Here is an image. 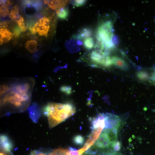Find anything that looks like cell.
<instances>
[{"label":"cell","mask_w":155,"mask_h":155,"mask_svg":"<svg viewBox=\"0 0 155 155\" xmlns=\"http://www.w3.org/2000/svg\"><path fill=\"white\" fill-rule=\"evenodd\" d=\"M50 20L46 17H43L39 20L38 22L40 24L44 25L45 27L49 29L50 28Z\"/></svg>","instance_id":"21"},{"label":"cell","mask_w":155,"mask_h":155,"mask_svg":"<svg viewBox=\"0 0 155 155\" xmlns=\"http://www.w3.org/2000/svg\"><path fill=\"white\" fill-rule=\"evenodd\" d=\"M113 24L111 21H107L100 24L98 26L96 36L102 39L104 46L107 49L113 48L114 45L112 41Z\"/></svg>","instance_id":"3"},{"label":"cell","mask_w":155,"mask_h":155,"mask_svg":"<svg viewBox=\"0 0 155 155\" xmlns=\"http://www.w3.org/2000/svg\"><path fill=\"white\" fill-rule=\"evenodd\" d=\"M69 0H44L45 4H47L51 9L57 10L64 8L69 2Z\"/></svg>","instance_id":"7"},{"label":"cell","mask_w":155,"mask_h":155,"mask_svg":"<svg viewBox=\"0 0 155 155\" xmlns=\"http://www.w3.org/2000/svg\"><path fill=\"white\" fill-rule=\"evenodd\" d=\"M0 146L8 148L10 150L12 147L10 140L7 136L5 135H1Z\"/></svg>","instance_id":"14"},{"label":"cell","mask_w":155,"mask_h":155,"mask_svg":"<svg viewBox=\"0 0 155 155\" xmlns=\"http://www.w3.org/2000/svg\"><path fill=\"white\" fill-rule=\"evenodd\" d=\"M19 7L16 6L12 8V9L9 14L10 18L16 22L18 24L24 21L23 18L19 14Z\"/></svg>","instance_id":"9"},{"label":"cell","mask_w":155,"mask_h":155,"mask_svg":"<svg viewBox=\"0 0 155 155\" xmlns=\"http://www.w3.org/2000/svg\"><path fill=\"white\" fill-rule=\"evenodd\" d=\"M73 141L75 144L78 145H82L84 143V138L81 135H77L74 138Z\"/></svg>","instance_id":"20"},{"label":"cell","mask_w":155,"mask_h":155,"mask_svg":"<svg viewBox=\"0 0 155 155\" xmlns=\"http://www.w3.org/2000/svg\"><path fill=\"white\" fill-rule=\"evenodd\" d=\"M0 45L8 42L11 38L13 34L7 29L0 30Z\"/></svg>","instance_id":"10"},{"label":"cell","mask_w":155,"mask_h":155,"mask_svg":"<svg viewBox=\"0 0 155 155\" xmlns=\"http://www.w3.org/2000/svg\"><path fill=\"white\" fill-rule=\"evenodd\" d=\"M21 31L19 26H16L14 28L13 30V35L15 37H17L20 36Z\"/></svg>","instance_id":"25"},{"label":"cell","mask_w":155,"mask_h":155,"mask_svg":"<svg viewBox=\"0 0 155 155\" xmlns=\"http://www.w3.org/2000/svg\"><path fill=\"white\" fill-rule=\"evenodd\" d=\"M104 129L102 127L92 128V131L83 146L86 148V150L94 144Z\"/></svg>","instance_id":"6"},{"label":"cell","mask_w":155,"mask_h":155,"mask_svg":"<svg viewBox=\"0 0 155 155\" xmlns=\"http://www.w3.org/2000/svg\"><path fill=\"white\" fill-rule=\"evenodd\" d=\"M37 42L34 40L27 41L26 43L25 47L30 53H33L37 50Z\"/></svg>","instance_id":"12"},{"label":"cell","mask_w":155,"mask_h":155,"mask_svg":"<svg viewBox=\"0 0 155 155\" xmlns=\"http://www.w3.org/2000/svg\"><path fill=\"white\" fill-rule=\"evenodd\" d=\"M116 155H123L121 154H119V153H117L116 152Z\"/></svg>","instance_id":"31"},{"label":"cell","mask_w":155,"mask_h":155,"mask_svg":"<svg viewBox=\"0 0 155 155\" xmlns=\"http://www.w3.org/2000/svg\"><path fill=\"white\" fill-rule=\"evenodd\" d=\"M92 34L91 29L86 28L82 29L77 36H75V37L80 40H84L90 37Z\"/></svg>","instance_id":"11"},{"label":"cell","mask_w":155,"mask_h":155,"mask_svg":"<svg viewBox=\"0 0 155 155\" xmlns=\"http://www.w3.org/2000/svg\"><path fill=\"white\" fill-rule=\"evenodd\" d=\"M149 81L155 86V68L152 70V72L151 73Z\"/></svg>","instance_id":"27"},{"label":"cell","mask_w":155,"mask_h":155,"mask_svg":"<svg viewBox=\"0 0 155 155\" xmlns=\"http://www.w3.org/2000/svg\"><path fill=\"white\" fill-rule=\"evenodd\" d=\"M86 150V148L83 147L78 150L70 147L68 149L66 152V155H82Z\"/></svg>","instance_id":"17"},{"label":"cell","mask_w":155,"mask_h":155,"mask_svg":"<svg viewBox=\"0 0 155 155\" xmlns=\"http://www.w3.org/2000/svg\"><path fill=\"white\" fill-rule=\"evenodd\" d=\"M47 118L50 128H52L73 115L76 112L74 106L70 103L50 102L44 109Z\"/></svg>","instance_id":"2"},{"label":"cell","mask_w":155,"mask_h":155,"mask_svg":"<svg viewBox=\"0 0 155 155\" xmlns=\"http://www.w3.org/2000/svg\"><path fill=\"white\" fill-rule=\"evenodd\" d=\"M121 144L119 141H117L113 148L114 150L116 151L120 150L121 148Z\"/></svg>","instance_id":"30"},{"label":"cell","mask_w":155,"mask_h":155,"mask_svg":"<svg viewBox=\"0 0 155 155\" xmlns=\"http://www.w3.org/2000/svg\"><path fill=\"white\" fill-rule=\"evenodd\" d=\"M86 2V0H75L73 1V5L75 6L80 7L84 5Z\"/></svg>","instance_id":"24"},{"label":"cell","mask_w":155,"mask_h":155,"mask_svg":"<svg viewBox=\"0 0 155 155\" xmlns=\"http://www.w3.org/2000/svg\"><path fill=\"white\" fill-rule=\"evenodd\" d=\"M69 10L65 8H63L59 9L56 11L58 17L61 19H65L69 15Z\"/></svg>","instance_id":"16"},{"label":"cell","mask_w":155,"mask_h":155,"mask_svg":"<svg viewBox=\"0 0 155 155\" xmlns=\"http://www.w3.org/2000/svg\"><path fill=\"white\" fill-rule=\"evenodd\" d=\"M89 56L90 61L93 63L105 67H109L112 65L111 57L103 51L93 50L90 53Z\"/></svg>","instance_id":"4"},{"label":"cell","mask_w":155,"mask_h":155,"mask_svg":"<svg viewBox=\"0 0 155 155\" xmlns=\"http://www.w3.org/2000/svg\"><path fill=\"white\" fill-rule=\"evenodd\" d=\"M0 155H13L10 151V149L0 146Z\"/></svg>","instance_id":"22"},{"label":"cell","mask_w":155,"mask_h":155,"mask_svg":"<svg viewBox=\"0 0 155 155\" xmlns=\"http://www.w3.org/2000/svg\"><path fill=\"white\" fill-rule=\"evenodd\" d=\"M61 90L67 94H69L71 92V89L70 86H63L60 89Z\"/></svg>","instance_id":"26"},{"label":"cell","mask_w":155,"mask_h":155,"mask_svg":"<svg viewBox=\"0 0 155 155\" xmlns=\"http://www.w3.org/2000/svg\"><path fill=\"white\" fill-rule=\"evenodd\" d=\"M11 5L9 1L5 0L4 4L0 6V16L3 17H5L9 13V8Z\"/></svg>","instance_id":"13"},{"label":"cell","mask_w":155,"mask_h":155,"mask_svg":"<svg viewBox=\"0 0 155 155\" xmlns=\"http://www.w3.org/2000/svg\"><path fill=\"white\" fill-rule=\"evenodd\" d=\"M112 65L123 70H127L129 68L128 65L126 62L122 58L115 55L111 57Z\"/></svg>","instance_id":"8"},{"label":"cell","mask_w":155,"mask_h":155,"mask_svg":"<svg viewBox=\"0 0 155 155\" xmlns=\"http://www.w3.org/2000/svg\"><path fill=\"white\" fill-rule=\"evenodd\" d=\"M8 26L7 23L6 21H3L0 23V30L6 29Z\"/></svg>","instance_id":"29"},{"label":"cell","mask_w":155,"mask_h":155,"mask_svg":"<svg viewBox=\"0 0 155 155\" xmlns=\"http://www.w3.org/2000/svg\"><path fill=\"white\" fill-rule=\"evenodd\" d=\"M151 73H150L146 71H141L137 73V78L140 80L142 81H149Z\"/></svg>","instance_id":"15"},{"label":"cell","mask_w":155,"mask_h":155,"mask_svg":"<svg viewBox=\"0 0 155 155\" xmlns=\"http://www.w3.org/2000/svg\"><path fill=\"white\" fill-rule=\"evenodd\" d=\"M18 24L21 30V31L24 32L26 30L27 28L25 25L24 21L20 22Z\"/></svg>","instance_id":"28"},{"label":"cell","mask_w":155,"mask_h":155,"mask_svg":"<svg viewBox=\"0 0 155 155\" xmlns=\"http://www.w3.org/2000/svg\"><path fill=\"white\" fill-rule=\"evenodd\" d=\"M105 120L104 128H111L118 129L120 125L121 119L117 115L111 113H104Z\"/></svg>","instance_id":"5"},{"label":"cell","mask_w":155,"mask_h":155,"mask_svg":"<svg viewBox=\"0 0 155 155\" xmlns=\"http://www.w3.org/2000/svg\"><path fill=\"white\" fill-rule=\"evenodd\" d=\"M34 79L27 77L9 78L0 86V111L2 116L25 111L30 105Z\"/></svg>","instance_id":"1"},{"label":"cell","mask_w":155,"mask_h":155,"mask_svg":"<svg viewBox=\"0 0 155 155\" xmlns=\"http://www.w3.org/2000/svg\"><path fill=\"white\" fill-rule=\"evenodd\" d=\"M83 45L84 47L87 49H90L94 46V43L93 38L89 37L84 40Z\"/></svg>","instance_id":"18"},{"label":"cell","mask_w":155,"mask_h":155,"mask_svg":"<svg viewBox=\"0 0 155 155\" xmlns=\"http://www.w3.org/2000/svg\"><path fill=\"white\" fill-rule=\"evenodd\" d=\"M97 41L94 46L96 50L103 51L104 48V46L102 39L99 37L96 36Z\"/></svg>","instance_id":"19"},{"label":"cell","mask_w":155,"mask_h":155,"mask_svg":"<svg viewBox=\"0 0 155 155\" xmlns=\"http://www.w3.org/2000/svg\"><path fill=\"white\" fill-rule=\"evenodd\" d=\"M30 155H54L52 152L49 153H47L38 150H34L32 152Z\"/></svg>","instance_id":"23"}]
</instances>
